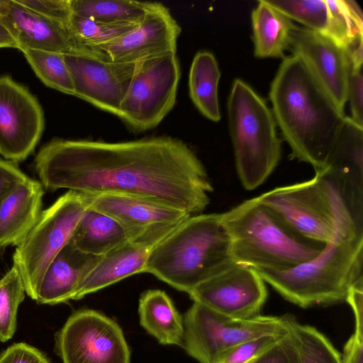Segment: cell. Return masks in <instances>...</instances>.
Returning a JSON list of instances; mask_svg holds the SVG:
<instances>
[{"label":"cell","instance_id":"cell-1","mask_svg":"<svg viewBox=\"0 0 363 363\" xmlns=\"http://www.w3.org/2000/svg\"><path fill=\"white\" fill-rule=\"evenodd\" d=\"M35 168L48 190L134 196L191 216L206 209L213 191L195 152L170 136L122 142L55 138L40 150Z\"/></svg>","mask_w":363,"mask_h":363},{"label":"cell","instance_id":"cell-2","mask_svg":"<svg viewBox=\"0 0 363 363\" xmlns=\"http://www.w3.org/2000/svg\"><path fill=\"white\" fill-rule=\"evenodd\" d=\"M272 113L292 159L323 169L345 116L296 55L284 57L269 91Z\"/></svg>","mask_w":363,"mask_h":363},{"label":"cell","instance_id":"cell-3","mask_svg":"<svg viewBox=\"0 0 363 363\" xmlns=\"http://www.w3.org/2000/svg\"><path fill=\"white\" fill-rule=\"evenodd\" d=\"M258 199L311 240L328 244L363 236V187L335 169L325 167Z\"/></svg>","mask_w":363,"mask_h":363},{"label":"cell","instance_id":"cell-4","mask_svg":"<svg viewBox=\"0 0 363 363\" xmlns=\"http://www.w3.org/2000/svg\"><path fill=\"white\" fill-rule=\"evenodd\" d=\"M235 262L221 213L197 214L151 248L144 273L189 294Z\"/></svg>","mask_w":363,"mask_h":363},{"label":"cell","instance_id":"cell-5","mask_svg":"<svg viewBox=\"0 0 363 363\" xmlns=\"http://www.w3.org/2000/svg\"><path fill=\"white\" fill-rule=\"evenodd\" d=\"M221 216L235 262L255 269H289L316 257L327 245L300 234L258 196Z\"/></svg>","mask_w":363,"mask_h":363},{"label":"cell","instance_id":"cell-6","mask_svg":"<svg viewBox=\"0 0 363 363\" xmlns=\"http://www.w3.org/2000/svg\"><path fill=\"white\" fill-rule=\"evenodd\" d=\"M362 269L361 236L328 243L316 257L285 271L256 270L285 299L307 308L345 301Z\"/></svg>","mask_w":363,"mask_h":363},{"label":"cell","instance_id":"cell-7","mask_svg":"<svg viewBox=\"0 0 363 363\" xmlns=\"http://www.w3.org/2000/svg\"><path fill=\"white\" fill-rule=\"evenodd\" d=\"M235 167L242 186L253 190L273 172L281 155L272 109L250 85L236 79L228 100Z\"/></svg>","mask_w":363,"mask_h":363},{"label":"cell","instance_id":"cell-8","mask_svg":"<svg viewBox=\"0 0 363 363\" xmlns=\"http://www.w3.org/2000/svg\"><path fill=\"white\" fill-rule=\"evenodd\" d=\"M88 208L87 195L67 191L42 211L38 221L16 246L13 264L21 275L26 294L35 300L37 287L48 267L69 243Z\"/></svg>","mask_w":363,"mask_h":363},{"label":"cell","instance_id":"cell-9","mask_svg":"<svg viewBox=\"0 0 363 363\" xmlns=\"http://www.w3.org/2000/svg\"><path fill=\"white\" fill-rule=\"evenodd\" d=\"M182 347L199 363H214L223 353L244 342L289 333L288 315H256L236 319L194 302L183 316Z\"/></svg>","mask_w":363,"mask_h":363},{"label":"cell","instance_id":"cell-10","mask_svg":"<svg viewBox=\"0 0 363 363\" xmlns=\"http://www.w3.org/2000/svg\"><path fill=\"white\" fill-rule=\"evenodd\" d=\"M180 77L175 52L140 61L117 116L134 132L156 127L174 106Z\"/></svg>","mask_w":363,"mask_h":363},{"label":"cell","instance_id":"cell-11","mask_svg":"<svg viewBox=\"0 0 363 363\" xmlns=\"http://www.w3.org/2000/svg\"><path fill=\"white\" fill-rule=\"evenodd\" d=\"M56 348L63 363H130L121 328L92 309L74 312L58 332Z\"/></svg>","mask_w":363,"mask_h":363},{"label":"cell","instance_id":"cell-12","mask_svg":"<svg viewBox=\"0 0 363 363\" xmlns=\"http://www.w3.org/2000/svg\"><path fill=\"white\" fill-rule=\"evenodd\" d=\"M86 194L89 208L117 221L129 241L151 248L191 216L184 211L141 198L112 194Z\"/></svg>","mask_w":363,"mask_h":363},{"label":"cell","instance_id":"cell-13","mask_svg":"<svg viewBox=\"0 0 363 363\" xmlns=\"http://www.w3.org/2000/svg\"><path fill=\"white\" fill-rule=\"evenodd\" d=\"M70 72L74 96L117 116L138 62H119L100 52L64 55Z\"/></svg>","mask_w":363,"mask_h":363},{"label":"cell","instance_id":"cell-14","mask_svg":"<svg viewBox=\"0 0 363 363\" xmlns=\"http://www.w3.org/2000/svg\"><path fill=\"white\" fill-rule=\"evenodd\" d=\"M44 126L43 110L35 96L9 76L0 77V154L15 163L25 160Z\"/></svg>","mask_w":363,"mask_h":363},{"label":"cell","instance_id":"cell-15","mask_svg":"<svg viewBox=\"0 0 363 363\" xmlns=\"http://www.w3.org/2000/svg\"><path fill=\"white\" fill-rule=\"evenodd\" d=\"M188 294L194 302L220 314L236 319H248L259 315L267 291L256 269L234 263Z\"/></svg>","mask_w":363,"mask_h":363},{"label":"cell","instance_id":"cell-16","mask_svg":"<svg viewBox=\"0 0 363 363\" xmlns=\"http://www.w3.org/2000/svg\"><path fill=\"white\" fill-rule=\"evenodd\" d=\"M182 29L169 9L159 2L152 4L138 26L121 37L93 51L119 62H138L177 52Z\"/></svg>","mask_w":363,"mask_h":363},{"label":"cell","instance_id":"cell-17","mask_svg":"<svg viewBox=\"0 0 363 363\" xmlns=\"http://www.w3.org/2000/svg\"><path fill=\"white\" fill-rule=\"evenodd\" d=\"M289 48L300 57L343 113L351 62L347 51L328 37L296 26Z\"/></svg>","mask_w":363,"mask_h":363},{"label":"cell","instance_id":"cell-18","mask_svg":"<svg viewBox=\"0 0 363 363\" xmlns=\"http://www.w3.org/2000/svg\"><path fill=\"white\" fill-rule=\"evenodd\" d=\"M0 19L16 39L18 50L27 48L63 55L91 51L78 43L69 26L45 18L16 0H8Z\"/></svg>","mask_w":363,"mask_h":363},{"label":"cell","instance_id":"cell-19","mask_svg":"<svg viewBox=\"0 0 363 363\" xmlns=\"http://www.w3.org/2000/svg\"><path fill=\"white\" fill-rule=\"evenodd\" d=\"M44 187L27 177L12 186L0 202V248L17 246L42 213Z\"/></svg>","mask_w":363,"mask_h":363},{"label":"cell","instance_id":"cell-20","mask_svg":"<svg viewBox=\"0 0 363 363\" xmlns=\"http://www.w3.org/2000/svg\"><path fill=\"white\" fill-rule=\"evenodd\" d=\"M101 257L84 253L69 242L48 267L37 287L35 301L55 305L72 300L79 284Z\"/></svg>","mask_w":363,"mask_h":363},{"label":"cell","instance_id":"cell-21","mask_svg":"<svg viewBox=\"0 0 363 363\" xmlns=\"http://www.w3.org/2000/svg\"><path fill=\"white\" fill-rule=\"evenodd\" d=\"M151 247L128 241L101 257L77 286L72 300H79L132 275L144 273Z\"/></svg>","mask_w":363,"mask_h":363},{"label":"cell","instance_id":"cell-22","mask_svg":"<svg viewBox=\"0 0 363 363\" xmlns=\"http://www.w3.org/2000/svg\"><path fill=\"white\" fill-rule=\"evenodd\" d=\"M138 314L141 326L160 344L182 347L183 316L165 291L150 289L143 292L139 299Z\"/></svg>","mask_w":363,"mask_h":363},{"label":"cell","instance_id":"cell-23","mask_svg":"<svg viewBox=\"0 0 363 363\" xmlns=\"http://www.w3.org/2000/svg\"><path fill=\"white\" fill-rule=\"evenodd\" d=\"M251 18L255 55L259 58L284 59V51L289 48L291 33L296 27L292 20L264 0L258 1Z\"/></svg>","mask_w":363,"mask_h":363},{"label":"cell","instance_id":"cell-24","mask_svg":"<svg viewBox=\"0 0 363 363\" xmlns=\"http://www.w3.org/2000/svg\"><path fill=\"white\" fill-rule=\"evenodd\" d=\"M128 241L125 230L117 221L88 207L69 242L84 253L103 256Z\"/></svg>","mask_w":363,"mask_h":363},{"label":"cell","instance_id":"cell-25","mask_svg":"<svg viewBox=\"0 0 363 363\" xmlns=\"http://www.w3.org/2000/svg\"><path fill=\"white\" fill-rule=\"evenodd\" d=\"M220 77V72L214 55L207 51L197 52L189 74V96L198 110L214 122L220 119L218 97Z\"/></svg>","mask_w":363,"mask_h":363},{"label":"cell","instance_id":"cell-26","mask_svg":"<svg viewBox=\"0 0 363 363\" xmlns=\"http://www.w3.org/2000/svg\"><path fill=\"white\" fill-rule=\"evenodd\" d=\"M325 167L335 169L363 186V127L354 123L350 117H345Z\"/></svg>","mask_w":363,"mask_h":363},{"label":"cell","instance_id":"cell-27","mask_svg":"<svg viewBox=\"0 0 363 363\" xmlns=\"http://www.w3.org/2000/svg\"><path fill=\"white\" fill-rule=\"evenodd\" d=\"M329 19L325 36L347 51L363 45V15L353 0H325Z\"/></svg>","mask_w":363,"mask_h":363},{"label":"cell","instance_id":"cell-28","mask_svg":"<svg viewBox=\"0 0 363 363\" xmlns=\"http://www.w3.org/2000/svg\"><path fill=\"white\" fill-rule=\"evenodd\" d=\"M72 13L111 23H139L152 2L134 0H70Z\"/></svg>","mask_w":363,"mask_h":363},{"label":"cell","instance_id":"cell-29","mask_svg":"<svg viewBox=\"0 0 363 363\" xmlns=\"http://www.w3.org/2000/svg\"><path fill=\"white\" fill-rule=\"evenodd\" d=\"M289 329L296 344L299 363H342V355L314 327L302 325L288 315Z\"/></svg>","mask_w":363,"mask_h":363},{"label":"cell","instance_id":"cell-30","mask_svg":"<svg viewBox=\"0 0 363 363\" xmlns=\"http://www.w3.org/2000/svg\"><path fill=\"white\" fill-rule=\"evenodd\" d=\"M37 77L48 86L74 96V88L64 55L57 52L21 48Z\"/></svg>","mask_w":363,"mask_h":363},{"label":"cell","instance_id":"cell-31","mask_svg":"<svg viewBox=\"0 0 363 363\" xmlns=\"http://www.w3.org/2000/svg\"><path fill=\"white\" fill-rule=\"evenodd\" d=\"M25 286L14 264L0 279V341L6 342L14 335L20 303L25 298Z\"/></svg>","mask_w":363,"mask_h":363},{"label":"cell","instance_id":"cell-32","mask_svg":"<svg viewBox=\"0 0 363 363\" xmlns=\"http://www.w3.org/2000/svg\"><path fill=\"white\" fill-rule=\"evenodd\" d=\"M139 23H111L94 21L72 13L69 28L78 43L93 51L135 28Z\"/></svg>","mask_w":363,"mask_h":363},{"label":"cell","instance_id":"cell-33","mask_svg":"<svg viewBox=\"0 0 363 363\" xmlns=\"http://www.w3.org/2000/svg\"><path fill=\"white\" fill-rule=\"evenodd\" d=\"M268 5L279 11L305 28L325 35L329 12L325 0H264Z\"/></svg>","mask_w":363,"mask_h":363},{"label":"cell","instance_id":"cell-34","mask_svg":"<svg viewBox=\"0 0 363 363\" xmlns=\"http://www.w3.org/2000/svg\"><path fill=\"white\" fill-rule=\"evenodd\" d=\"M284 335H264L244 342L227 350L214 363H245L265 352Z\"/></svg>","mask_w":363,"mask_h":363},{"label":"cell","instance_id":"cell-35","mask_svg":"<svg viewBox=\"0 0 363 363\" xmlns=\"http://www.w3.org/2000/svg\"><path fill=\"white\" fill-rule=\"evenodd\" d=\"M20 4L54 21L69 26L70 0H16Z\"/></svg>","mask_w":363,"mask_h":363},{"label":"cell","instance_id":"cell-36","mask_svg":"<svg viewBox=\"0 0 363 363\" xmlns=\"http://www.w3.org/2000/svg\"><path fill=\"white\" fill-rule=\"evenodd\" d=\"M253 363H299L294 339L289 329L286 335L259 354Z\"/></svg>","mask_w":363,"mask_h":363},{"label":"cell","instance_id":"cell-37","mask_svg":"<svg viewBox=\"0 0 363 363\" xmlns=\"http://www.w3.org/2000/svg\"><path fill=\"white\" fill-rule=\"evenodd\" d=\"M347 101H350L351 119L363 127V76L362 66L351 65L348 79Z\"/></svg>","mask_w":363,"mask_h":363},{"label":"cell","instance_id":"cell-38","mask_svg":"<svg viewBox=\"0 0 363 363\" xmlns=\"http://www.w3.org/2000/svg\"><path fill=\"white\" fill-rule=\"evenodd\" d=\"M0 363H50L37 348L25 342L14 343L0 354Z\"/></svg>","mask_w":363,"mask_h":363},{"label":"cell","instance_id":"cell-39","mask_svg":"<svg viewBox=\"0 0 363 363\" xmlns=\"http://www.w3.org/2000/svg\"><path fill=\"white\" fill-rule=\"evenodd\" d=\"M345 301L350 304L354 313V333L363 337V279L351 286Z\"/></svg>","mask_w":363,"mask_h":363},{"label":"cell","instance_id":"cell-40","mask_svg":"<svg viewBox=\"0 0 363 363\" xmlns=\"http://www.w3.org/2000/svg\"><path fill=\"white\" fill-rule=\"evenodd\" d=\"M26 177L15 162L0 158V202L12 186Z\"/></svg>","mask_w":363,"mask_h":363},{"label":"cell","instance_id":"cell-41","mask_svg":"<svg viewBox=\"0 0 363 363\" xmlns=\"http://www.w3.org/2000/svg\"><path fill=\"white\" fill-rule=\"evenodd\" d=\"M342 363H363V338L354 333L345 344Z\"/></svg>","mask_w":363,"mask_h":363},{"label":"cell","instance_id":"cell-42","mask_svg":"<svg viewBox=\"0 0 363 363\" xmlns=\"http://www.w3.org/2000/svg\"><path fill=\"white\" fill-rule=\"evenodd\" d=\"M2 48L18 49L19 45L6 26L0 19V48Z\"/></svg>","mask_w":363,"mask_h":363},{"label":"cell","instance_id":"cell-43","mask_svg":"<svg viewBox=\"0 0 363 363\" xmlns=\"http://www.w3.org/2000/svg\"><path fill=\"white\" fill-rule=\"evenodd\" d=\"M8 0H0V18L4 15Z\"/></svg>","mask_w":363,"mask_h":363},{"label":"cell","instance_id":"cell-44","mask_svg":"<svg viewBox=\"0 0 363 363\" xmlns=\"http://www.w3.org/2000/svg\"><path fill=\"white\" fill-rule=\"evenodd\" d=\"M257 357H258V356H257ZM257 357H255V358H253V359H250V360H249V361H247V362H245V363H253V362L255 360V359H256Z\"/></svg>","mask_w":363,"mask_h":363}]
</instances>
